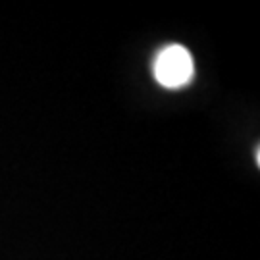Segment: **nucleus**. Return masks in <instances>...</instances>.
Wrapping results in <instances>:
<instances>
[{
	"label": "nucleus",
	"mask_w": 260,
	"mask_h": 260,
	"mask_svg": "<svg viewBox=\"0 0 260 260\" xmlns=\"http://www.w3.org/2000/svg\"><path fill=\"white\" fill-rule=\"evenodd\" d=\"M152 72L156 81L166 89L185 87L195 75L193 56L181 45H168L154 58Z\"/></svg>",
	"instance_id": "f257e3e1"
}]
</instances>
